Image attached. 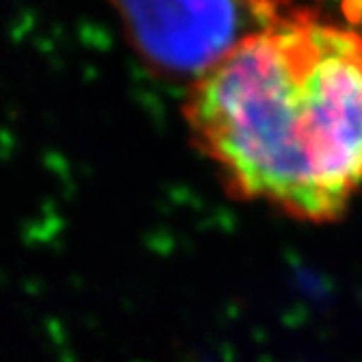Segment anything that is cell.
Returning <instances> with one entry per match:
<instances>
[{"instance_id":"6da1fadb","label":"cell","mask_w":362,"mask_h":362,"mask_svg":"<svg viewBox=\"0 0 362 362\" xmlns=\"http://www.w3.org/2000/svg\"><path fill=\"white\" fill-rule=\"evenodd\" d=\"M185 122L237 200L343 219L362 191V33L272 11L189 81Z\"/></svg>"},{"instance_id":"7a4b0ae2","label":"cell","mask_w":362,"mask_h":362,"mask_svg":"<svg viewBox=\"0 0 362 362\" xmlns=\"http://www.w3.org/2000/svg\"><path fill=\"white\" fill-rule=\"evenodd\" d=\"M135 52L158 74L195 78L272 9L262 0H109Z\"/></svg>"}]
</instances>
